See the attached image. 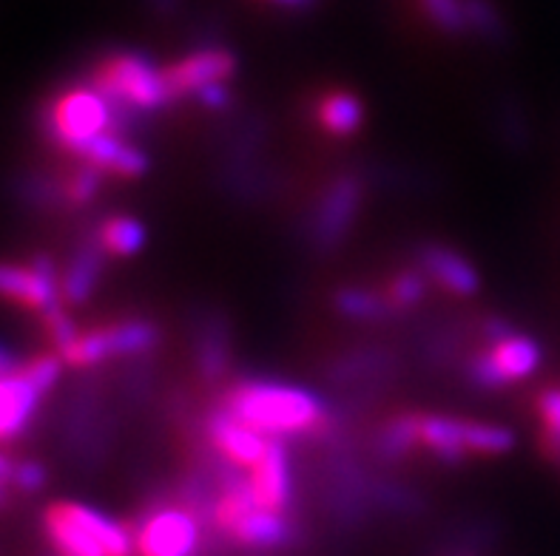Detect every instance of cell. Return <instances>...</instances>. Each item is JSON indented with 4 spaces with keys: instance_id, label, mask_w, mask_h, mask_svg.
Listing matches in <instances>:
<instances>
[{
    "instance_id": "cell-27",
    "label": "cell",
    "mask_w": 560,
    "mask_h": 556,
    "mask_svg": "<svg viewBox=\"0 0 560 556\" xmlns=\"http://www.w3.org/2000/svg\"><path fill=\"white\" fill-rule=\"evenodd\" d=\"M100 188V170L92 168V165H85V168H80L74 177L69 179V185H66V193H69L71 202H89V199L97 193Z\"/></svg>"
},
{
    "instance_id": "cell-7",
    "label": "cell",
    "mask_w": 560,
    "mask_h": 556,
    "mask_svg": "<svg viewBox=\"0 0 560 556\" xmlns=\"http://www.w3.org/2000/svg\"><path fill=\"white\" fill-rule=\"evenodd\" d=\"M206 522L185 506H154L137 522L135 556H199Z\"/></svg>"
},
{
    "instance_id": "cell-9",
    "label": "cell",
    "mask_w": 560,
    "mask_h": 556,
    "mask_svg": "<svg viewBox=\"0 0 560 556\" xmlns=\"http://www.w3.org/2000/svg\"><path fill=\"white\" fill-rule=\"evenodd\" d=\"M55 268L49 259H37L32 264H3L0 261V298L21 304L26 310L49 312L57 307Z\"/></svg>"
},
{
    "instance_id": "cell-18",
    "label": "cell",
    "mask_w": 560,
    "mask_h": 556,
    "mask_svg": "<svg viewBox=\"0 0 560 556\" xmlns=\"http://www.w3.org/2000/svg\"><path fill=\"white\" fill-rule=\"evenodd\" d=\"M97 245L112 256H135L145 245V227L131 216H112L100 227Z\"/></svg>"
},
{
    "instance_id": "cell-6",
    "label": "cell",
    "mask_w": 560,
    "mask_h": 556,
    "mask_svg": "<svg viewBox=\"0 0 560 556\" xmlns=\"http://www.w3.org/2000/svg\"><path fill=\"white\" fill-rule=\"evenodd\" d=\"M490 332V346L472 358L469 375L478 387H506L515 380H524L538 369L540 364V344L529 335L512 332L510 327L495 321L487 327Z\"/></svg>"
},
{
    "instance_id": "cell-8",
    "label": "cell",
    "mask_w": 560,
    "mask_h": 556,
    "mask_svg": "<svg viewBox=\"0 0 560 556\" xmlns=\"http://www.w3.org/2000/svg\"><path fill=\"white\" fill-rule=\"evenodd\" d=\"M156 341H160V332L149 321H120V324L80 332L66 350H60V358L71 367H94L103 360L149 353Z\"/></svg>"
},
{
    "instance_id": "cell-12",
    "label": "cell",
    "mask_w": 560,
    "mask_h": 556,
    "mask_svg": "<svg viewBox=\"0 0 560 556\" xmlns=\"http://www.w3.org/2000/svg\"><path fill=\"white\" fill-rule=\"evenodd\" d=\"M248 480L259 506L273 508V511H291L293 474L282 440H270L262 460L248 469Z\"/></svg>"
},
{
    "instance_id": "cell-23",
    "label": "cell",
    "mask_w": 560,
    "mask_h": 556,
    "mask_svg": "<svg viewBox=\"0 0 560 556\" xmlns=\"http://www.w3.org/2000/svg\"><path fill=\"white\" fill-rule=\"evenodd\" d=\"M427 289V275L421 270H405V273H398L390 284H387V301H390L393 312L398 310H410L416 304L424 298Z\"/></svg>"
},
{
    "instance_id": "cell-1",
    "label": "cell",
    "mask_w": 560,
    "mask_h": 556,
    "mask_svg": "<svg viewBox=\"0 0 560 556\" xmlns=\"http://www.w3.org/2000/svg\"><path fill=\"white\" fill-rule=\"evenodd\" d=\"M222 409L270 440L319 431L327 423V409L316 394L277 380H242L228 389Z\"/></svg>"
},
{
    "instance_id": "cell-4",
    "label": "cell",
    "mask_w": 560,
    "mask_h": 556,
    "mask_svg": "<svg viewBox=\"0 0 560 556\" xmlns=\"http://www.w3.org/2000/svg\"><path fill=\"white\" fill-rule=\"evenodd\" d=\"M112 122L114 103L94 83L66 88L63 94L51 99L49 111H46V128H49L51 140L60 149L80 156L94 140L112 131Z\"/></svg>"
},
{
    "instance_id": "cell-33",
    "label": "cell",
    "mask_w": 560,
    "mask_h": 556,
    "mask_svg": "<svg viewBox=\"0 0 560 556\" xmlns=\"http://www.w3.org/2000/svg\"><path fill=\"white\" fill-rule=\"evenodd\" d=\"M7 486H9V483H3V480H0V506L7 502Z\"/></svg>"
},
{
    "instance_id": "cell-26",
    "label": "cell",
    "mask_w": 560,
    "mask_h": 556,
    "mask_svg": "<svg viewBox=\"0 0 560 556\" xmlns=\"http://www.w3.org/2000/svg\"><path fill=\"white\" fill-rule=\"evenodd\" d=\"M43 316H46V330H49V339L57 350H66V346H69L71 341L80 335L78 324H74V321H71V318L66 316L60 307H55V310H49V312H43Z\"/></svg>"
},
{
    "instance_id": "cell-15",
    "label": "cell",
    "mask_w": 560,
    "mask_h": 556,
    "mask_svg": "<svg viewBox=\"0 0 560 556\" xmlns=\"http://www.w3.org/2000/svg\"><path fill=\"white\" fill-rule=\"evenodd\" d=\"M85 165L97 168L100 174H112L120 179H137L149 170V156L142 154L137 145L120 140L117 134H103L83 151Z\"/></svg>"
},
{
    "instance_id": "cell-30",
    "label": "cell",
    "mask_w": 560,
    "mask_h": 556,
    "mask_svg": "<svg viewBox=\"0 0 560 556\" xmlns=\"http://www.w3.org/2000/svg\"><path fill=\"white\" fill-rule=\"evenodd\" d=\"M270 3H277V7H284V9H296V12H305V9H311L316 0H270Z\"/></svg>"
},
{
    "instance_id": "cell-31",
    "label": "cell",
    "mask_w": 560,
    "mask_h": 556,
    "mask_svg": "<svg viewBox=\"0 0 560 556\" xmlns=\"http://www.w3.org/2000/svg\"><path fill=\"white\" fill-rule=\"evenodd\" d=\"M12 472H14L12 460H9L7 454H0V480H3V483H9V486H12Z\"/></svg>"
},
{
    "instance_id": "cell-10",
    "label": "cell",
    "mask_w": 560,
    "mask_h": 556,
    "mask_svg": "<svg viewBox=\"0 0 560 556\" xmlns=\"http://www.w3.org/2000/svg\"><path fill=\"white\" fill-rule=\"evenodd\" d=\"M236 69V57L228 49H197L185 55L177 63L165 66V83H168L171 99L199 94L208 85L225 83Z\"/></svg>"
},
{
    "instance_id": "cell-13",
    "label": "cell",
    "mask_w": 560,
    "mask_h": 556,
    "mask_svg": "<svg viewBox=\"0 0 560 556\" xmlns=\"http://www.w3.org/2000/svg\"><path fill=\"white\" fill-rule=\"evenodd\" d=\"M40 398L43 392L26 378L23 369L0 375V443L14 440L26 431Z\"/></svg>"
},
{
    "instance_id": "cell-17",
    "label": "cell",
    "mask_w": 560,
    "mask_h": 556,
    "mask_svg": "<svg viewBox=\"0 0 560 556\" xmlns=\"http://www.w3.org/2000/svg\"><path fill=\"white\" fill-rule=\"evenodd\" d=\"M316 120L330 137H353L364 122L362 99L350 92H327L316 99Z\"/></svg>"
},
{
    "instance_id": "cell-14",
    "label": "cell",
    "mask_w": 560,
    "mask_h": 556,
    "mask_svg": "<svg viewBox=\"0 0 560 556\" xmlns=\"http://www.w3.org/2000/svg\"><path fill=\"white\" fill-rule=\"evenodd\" d=\"M419 268L430 282H435L441 289L453 293V296L467 298L472 296V293H478L476 268H472L462 253L450 250V247H424L419 256Z\"/></svg>"
},
{
    "instance_id": "cell-19",
    "label": "cell",
    "mask_w": 560,
    "mask_h": 556,
    "mask_svg": "<svg viewBox=\"0 0 560 556\" xmlns=\"http://www.w3.org/2000/svg\"><path fill=\"white\" fill-rule=\"evenodd\" d=\"M100 253H103V247H89L78 259L71 261V268L66 270V279H63V296L69 301L80 304L85 298L92 296L94 284H97V275L100 268H103V261H100Z\"/></svg>"
},
{
    "instance_id": "cell-25",
    "label": "cell",
    "mask_w": 560,
    "mask_h": 556,
    "mask_svg": "<svg viewBox=\"0 0 560 556\" xmlns=\"http://www.w3.org/2000/svg\"><path fill=\"white\" fill-rule=\"evenodd\" d=\"M21 369L26 372V378L32 380L43 394H46L51 387H55L57 378H60L63 358H57V355H37V358L26 360Z\"/></svg>"
},
{
    "instance_id": "cell-32",
    "label": "cell",
    "mask_w": 560,
    "mask_h": 556,
    "mask_svg": "<svg viewBox=\"0 0 560 556\" xmlns=\"http://www.w3.org/2000/svg\"><path fill=\"white\" fill-rule=\"evenodd\" d=\"M12 369H14L12 355H9L7 350H3V346H0V375H3V372H12Z\"/></svg>"
},
{
    "instance_id": "cell-29",
    "label": "cell",
    "mask_w": 560,
    "mask_h": 556,
    "mask_svg": "<svg viewBox=\"0 0 560 556\" xmlns=\"http://www.w3.org/2000/svg\"><path fill=\"white\" fill-rule=\"evenodd\" d=\"M197 99L208 108H225L228 99H231V94H228L225 83H217V85H208V88H202V92L197 94Z\"/></svg>"
},
{
    "instance_id": "cell-11",
    "label": "cell",
    "mask_w": 560,
    "mask_h": 556,
    "mask_svg": "<svg viewBox=\"0 0 560 556\" xmlns=\"http://www.w3.org/2000/svg\"><path fill=\"white\" fill-rule=\"evenodd\" d=\"M206 429L213 451H217L225 463L236 465V469H250V465L259 463L270 446V437H265L262 431L250 429L248 423L236 421L234 415H228L225 409H220L217 415L208 417Z\"/></svg>"
},
{
    "instance_id": "cell-21",
    "label": "cell",
    "mask_w": 560,
    "mask_h": 556,
    "mask_svg": "<svg viewBox=\"0 0 560 556\" xmlns=\"http://www.w3.org/2000/svg\"><path fill=\"white\" fill-rule=\"evenodd\" d=\"M427 21L447 35H469L467 0H416Z\"/></svg>"
},
{
    "instance_id": "cell-20",
    "label": "cell",
    "mask_w": 560,
    "mask_h": 556,
    "mask_svg": "<svg viewBox=\"0 0 560 556\" xmlns=\"http://www.w3.org/2000/svg\"><path fill=\"white\" fill-rule=\"evenodd\" d=\"M336 307L341 316L353 318V321H382V318L393 316V307L387 296H376L370 289L348 287L336 293Z\"/></svg>"
},
{
    "instance_id": "cell-5",
    "label": "cell",
    "mask_w": 560,
    "mask_h": 556,
    "mask_svg": "<svg viewBox=\"0 0 560 556\" xmlns=\"http://www.w3.org/2000/svg\"><path fill=\"white\" fill-rule=\"evenodd\" d=\"M94 85L114 106H128L135 111H160L171 103L165 71L156 69L149 57L135 55V51L106 57L97 66Z\"/></svg>"
},
{
    "instance_id": "cell-24",
    "label": "cell",
    "mask_w": 560,
    "mask_h": 556,
    "mask_svg": "<svg viewBox=\"0 0 560 556\" xmlns=\"http://www.w3.org/2000/svg\"><path fill=\"white\" fill-rule=\"evenodd\" d=\"M467 17L469 32L487 37V40L504 32V21H501V14H498L490 0H467Z\"/></svg>"
},
{
    "instance_id": "cell-28",
    "label": "cell",
    "mask_w": 560,
    "mask_h": 556,
    "mask_svg": "<svg viewBox=\"0 0 560 556\" xmlns=\"http://www.w3.org/2000/svg\"><path fill=\"white\" fill-rule=\"evenodd\" d=\"M12 486L23 494L40 492V488L46 486V472H43V465L32 463V460H21V463H14Z\"/></svg>"
},
{
    "instance_id": "cell-22",
    "label": "cell",
    "mask_w": 560,
    "mask_h": 556,
    "mask_svg": "<svg viewBox=\"0 0 560 556\" xmlns=\"http://www.w3.org/2000/svg\"><path fill=\"white\" fill-rule=\"evenodd\" d=\"M535 409L540 417V443L547 454L560 458V387H549L538 392Z\"/></svg>"
},
{
    "instance_id": "cell-16",
    "label": "cell",
    "mask_w": 560,
    "mask_h": 556,
    "mask_svg": "<svg viewBox=\"0 0 560 556\" xmlns=\"http://www.w3.org/2000/svg\"><path fill=\"white\" fill-rule=\"evenodd\" d=\"M355 208H359V185L355 179H339L319 204V216H316V236L322 245H334L348 230Z\"/></svg>"
},
{
    "instance_id": "cell-3",
    "label": "cell",
    "mask_w": 560,
    "mask_h": 556,
    "mask_svg": "<svg viewBox=\"0 0 560 556\" xmlns=\"http://www.w3.org/2000/svg\"><path fill=\"white\" fill-rule=\"evenodd\" d=\"M416 437L421 449L433 451L444 463H462L467 458H498L515 446V435L504 426L447 415H416Z\"/></svg>"
},
{
    "instance_id": "cell-2",
    "label": "cell",
    "mask_w": 560,
    "mask_h": 556,
    "mask_svg": "<svg viewBox=\"0 0 560 556\" xmlns=\"http://www.w3.org/2000/svg\"><path fill=\"white\" fill-rule=\"evenodd\" d=\"M43 531L57 556H135V531L85 502H55Z\"/></svg>"
}]
</instances>
